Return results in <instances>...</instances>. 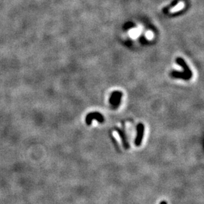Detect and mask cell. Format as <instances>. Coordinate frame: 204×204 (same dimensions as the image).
Segmentation results:
<instances>
[{
    "label": "cell",
    "instance_id": "5b68a950",
    "mask_svg": "<svg viewBox=\"0 0 204 204\" xmlns=\"http://www.w3.org/2000/svg\"><path fill=\"white\" fill-rule=\"evenodd\" d=\"M116 131L118 133V134L119 135L120 138H121V142H122L124 147L125 149H128L129 148V145L127 136H126V134H125V132L123 131L122 129L118 128H116Z\"/></svg>",
    "mask_w": 204,
    "mask_h": 204
},
{
    "label": "cell",
    "instance_id": "3957f363",
    "mask_svg": "<svg viewBox=\"0 0 204 204\" xmlns=\"http://www.w3.org/2000/svg\"><path fill=\"white\" fill-rule=\"evenodd\" d=\"M137 135L136 138L134 141V143L137 147L140 146L142 144L143 136H144V132H145V126L143 124L139 123L137 125Z\"/></svg>",
    "mask_w": 204,
    "mask_h": 204
},
{
    "label": "cell",
    "instance_id": "52a82bcc",
    "mask_svg": "<svg viewBox=\"0 0 204 204\" xmlns=\"http://www.w3.org/2000/svg\"><path fill=\"white\" fill-rule=\"evenodd\" d=\"M160 204H167V203L165 201H162L160 203Z\"/></svg>",
    "mask_w": 204,
    "mask_h": 204
},
{
    "label": "cell",
    "instance_id": "7a4b0ae2",
    "mask_svg": "<svg viewBox=\"0 0 204 204\" xmlns=\"http://www.w3.org/2000/svg\"><path fill=\"white\" fill-rule=\"evenodd\" d=\"M93 120H96L99 123H103L104 121V118L101 113L98 112H90L85 117V122L88 125L92 124Z\"/></svg>",
    "mask_w": 204,
    "mask_h": 204
},
{
    "label": "cell",
    "instance_id": "8992f818",
    "mask_svg": "<svg viewBox=\"0 0 204 204\" xmlns=\"http://www.w3.org/2000/svg\"><path fill=\"white\" fill-rule=\"evenodd\" d=\"M171 76L174 78H177V79H182L184 80H190V79L188 77V76L184 72H180L173 71L171 73Z\"/></svg>",
    "mask_w": 204,
    "mask_h": 204
},
{
    "label": "cell",
    "instance_id": "277c9868",
    "mask_svg": "<svg viewBox=\"0 0 204 204\" xmlns=\"http://www.w3.org/2000/svg\"><path fill=\"white\" fill-rule=\"evenodd\" d=\"M176 64L180 65L182 67V68L184 69V72L186 74L188 77H189L190 79H191L192 77V72L190 70V69L189 68V67H188V65L186 64L185 60H184V59L182 58H177L176 60Z\"/></svg>",
    "mask_w": 204,
    "mask_h": 204
},
{
    "label": "cell",
    "instance_id": "6da1fadb",
    "mask_svg": "<svg viewBox=\"0 0 204 204\" xmlns=\"http://www.w3.org/2000/svg\"><path fill=\"white\" fill-rule=\"evenodd\" d=\"M122 96L123 93L121 91H116L112 93L111 97L109 99V103L111 104L113 109H116L120 107Z\"/></svg>",
    "mask_w": 204,
    "mask_h": 204
}]
</instances>
